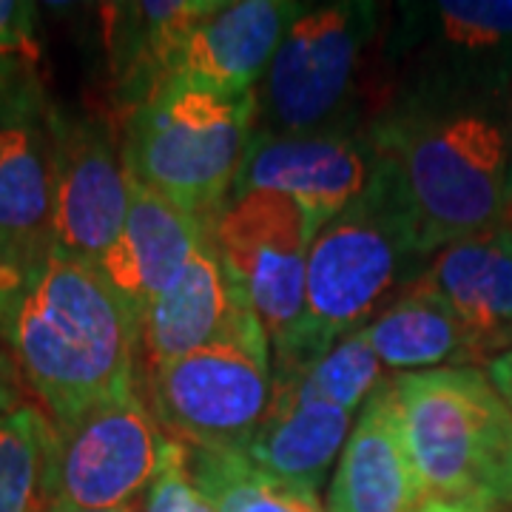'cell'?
Returning a JSON list of instances; mask_svg holds the SVG:
<instances>
[{
    "instance_id": "obj_7",
    "label": "cell",
    "mask_w": 512,
    "mask_h": 512,
    "mask_svg": "<svg viewBox=\"0 0 512 512\" xmlns=\"http://www.w3.org/2000/svg\"><path fill=\"white\" fill-rule=\"evenodd\" d=\"M379 23L370 0L302 3L256 86L254 134H362V72Z\"/></svg>"
},
{
    "instance_id": "obj_12",
    "label": "cell",
    "mask_w": 512,
    "mask_h": 512,
    "mask_svg": "<svg viewBox=\"0 0 512 512\" xmlns=\"http://www.w3.org/2000/svg\"><path fill=\"white\" fill-rule=\"evenodd\" d=\"M376 165L379 154L365 131L302 137L254 134L231 200L248 191L282 194L305 211L311 231L319 234L322 225L365 191Z\"/></svg>"
},
{
    "instance_id": "obj_13",
    "label": "cell",
    "mask_w": 512,
    "mask_h": 512,
    "mask_svg": "<svg viewBox=\"0 0 512 512\" xmlns=\"http://www.w3.org/2000/svg\"><path fill=\"white\" fill-rule=\"evenodd\" d=\"M262 330L248 293L205 234L180 276L165 288L140 322V373L194 350Z\"/></svg>"
},
{
    "instance_id": "obj_6",
    "label": "cell",
    "mask_w": 512,
    "mask_h": 512,
    "mask_svg": "<svg viewBox=\"0 0 512 512\" xmlns=\"http://www.w3.org/2000/svg\"><path fill=\"white\" fill-rule=\"evenodd\" d=\"M382 57L390 86L379 111H512V0L399 3Z\"/></svg>"
},
{
    "instance_id": "obj_9",
    "label": "cell",
    "mask_w": 512,
    "mask_h": 512,
    "mask_svg": "<svg viewBox=\"0 0 512 512\" xmlns=\"http://www.w3.org/2000/svg\"><path fill=\"white\" fill-rule=\"evenodd\" d=\"M57 430L55 507L117 510L137 504L180 450L140 390L97 404Z\"/></svg>"
},
{
    "instance_id": "obj_18",
    "label": "cell",
    "mask_w": 512,
    "mask_h": 512,
    "mask_svg": "<svg viewBox=\"0 0 512 512\" xmlns=\"http://www.w3.org/2000/svg\"><path fill=\"white\" fill-rule=\"evenodd\" d=\"M214 6L217 0H143L109 6V55L120 109L128 114L163 89L183 37Z\"/></svg>"
},
{
    "instance_id": "obj_10",
    "label": "cell",
    "mask_w": 512,
    "mask_h": 512,
    "mask_svg": "<svg viewBox=\"0 0 512 512\" xmlns=\"http://www.w3.org/2000/svg\"><path fill=\"white\" fill-rule=\"evenodd\" d=\"M217 251L248 293L271 348L305 311L313 234L305 211L282 194L248 191L228 200L211 228Z\"/></svg>"
},
{
    "instance_id": "obj_16",
    "label": "cell",
    "mask_w": 512,
    "mask_h": 512,
    "mask_svg": "<svg viewBox=\"0 0 512 512\" xmlns=\"http://www.w3.org/2000/svg\"><path fill=\"white\" fill-rule=\"evenodd\" d=\"M205 234H211L205 225L128 177L123 231L97 268L137 322H143L151 302L180 276Z\"/></svg>"
},
{
    "instance_id": "obj_8",
    "label": "cell",
    "mask_w": 512,
    "mask_h": 512,
    "mask_svg": "<svg viewBox=\"0 0 512 512\" xmlns=\"http://www.w3.org/2000/svg\"><path fill=\"white\" fill-rule=\"evenodd\" d=\"M143 379L165 433L205 453L245 456L274 404L265 330L171 359Z\"/></svg>"
},
{
    "instance_id": "obj_1",
    "label": "cell",
    "mask_w": 512,
    "mask_h": 512,
    "mask_svg": "<svg viewBox=\"0 0 512 512\" xmlns=\"http://www.w3.org/2000/svg\"><path fill=\"white\" fill-rule=\"evenodd\" d=\"M3 345L55 427L140 390V322L92 262L57 251L37 262L6 316Z\"/></svg>"
},
{
    "instance_id": "obj_20",
    "label": "cell",
    "mask_w": 512,
    "mask_h": 512,
    "mask_svg": "<svg viewBox=\"0 0 512 512\" xmlns=\"http://www.w3.org/2000/svg\"><path fill=\"white\" fill-rule=\"evenodd\" d=\"M353 430V413L316 399L274 393L271 413L245 458L291 487L319 493Z\"/></svg>"
},
{
    "instance_id": "obj_14",
    "label": "cell",
    "mask_w": 512,
    "mask_h": 512,
    "mask_svg": "<svg viewBox=\"0 0 512 512\" xmlns=\"http://www.w3.org/2000/svg\"><path fill=\"white\" fill-rule=\"evenodd\" d=\"M299 12L302 3L291 0H217L183 37L168 83H188L228 97L254 94Z\"/></svg>"
},
{
    "instance_id": "obj_24",
    "label": "cell",
    "mask_w": 512,
    "mask_h": 512,
    "mask_svg": "<svg viewBox=\"0 0 512 512\" xmlns=\"http://www.w3.org/2000/svg\"><path fill=\"white\" fill-rule=\"evenodd\" d=\"M382 362L367 342L365 330L342 336L333 348L296 382L276 387L274 393H291L299 399H316L356 413L370 399V393L384 382Z\"/></svg>"
},
{
    "instance_id": "obj_27",
    "label": "cell",
    "mask_w": 512,
    "mask_h": 512,
    "mask_svg": "<svg viewBox=\"0 0 512 512\" xmlns=\"http://www.w3.org/2000/svg\"><path fill=\"white\" fill-rule=\"evenodd\" d=\"M0 57H43L35 3L0 0Z\"/></svg>"
},
{
    "instance_id": "obj_15",
    "label": "cell",
    "mask_w": 512,
    "mask_h": 512,
    "mask_svg": "<svg viewBox=\"0 0 512 512\" xmlns=\"http://www.w3.org/2000/svg\"><path fill=\"white\" fill-rule=\"evenodd\" d=\"M430 501L404 441L390 379H384L353 421L325 512H427Z\"/></svg>"
},
{
    "instance_id": "obj_26",
    "label": "cell",
    "mask_w": 512,
    "mask_h": 512,
    "mask_svg": "<svg viewBox=\"0 0 512 512\" xmlns=\"http://www.w3.org/2000/svg\"><path fill=\"white\" fill-rule=\"evenodd\" d=\"M143 512H217L214 501L202 493L197 478L191 476L185 444H180L160 476L151 481L143 495Z\"/></svg>"
},
{
    "instance_id": "obj_3",
    "label": "cell",
    "mask_w": 512,
    "mask_h": 512,
    "mask_svg": "<svg viewBox=\"0 0 512 512\" xmlns=\"http://www.w3.org/2000/svg\"><path fill=\"white\" fill-rule=\"evenodd\" d=\"M365 134L396 168L421 254L512 220V111L390 106Z\"/></svg>"
},
{
    "instance_id": "obj_5",
    "label": "cell",
    "mask_w": 512,
    "mask_h": 512,
    "mask_svg": "<svg viewBox=\"0 0 512 512\" xmlns=\"http://www.w3.org/2000/svg\"><path fill=\"white\" fill-rule=\"evenodd\" d=\"M254 117V94L168 83L126 114L120 143L128 177L211 231L245 163Z\"/></svg>"
},
{
    "instance_id": "obj_32",
    "label": "cell",
    "mask_w": 512,
    "mask_h": 512,
    "mask_svg": "<svg viewBox=\"0 0 512 512\" xmlns=\"http://www.w3.org/2000/svg\"><path fill=\"white\" fill-rule=\"evenodd\" d=\"M427 512H473V510H464V507H450V504H441V501H430Z\"/></svg>"
},
{
    "instance_id": "obj_4",
    "label": "cell",
    "mask_w": 512,
    "mask_h": 512,
    "mask_svg": "<svg viewBox=\"0 0 512 512\" xmlns=\"http://www.w3.org/2000/svg\"><path fill=\"white\" fill-rule=\"evenodd\" d=\"M404 441L433 501L473 512L512 504V410L484 367L390 379Z\"/></svg>"
},
{
    "instance_id": "obj_30",
    "label": "cell",
    "mask_w": 512,
    "mask_h": 512,
    "mask_svg": "<svg viewBox=\"0 0 512 512\" xmlns=\"http://www.w3.org/2000/svg\"><path fill=\"white\" fill-rule=\"evenodd\" d=\"M15 407H20L18 387L12 382V370H9V365L0 359V413L15 410Z\"/></svg>"
},
{
    "instance_id": "obj_19",
    "label": "cell",
    "mask_w": 512,
    "mask_h": 512,
    "mask_svg": "<svg viewBox=\"0 0 512 512\" xmlns=\"http://www.w3.org/2000/svg\"><path fill=\"white\" fill-rule=\"evenodd\" d=\"M379 362L399 373L436 367H484L476 336L430 285L416 279L365 328Z\"/></svg>"
},
{
    "instance_id": "obj_25",
    "label": "cell",
    "mask_w": 512,
    "mask_h": 512,
    "mask_svg": "<svg viewBox=\"0 0 512 512\" xmlns=\"http://www.w3.org/2000/svg\"><path fill=\"white\" fill-rule=\"evenodd\" d=\"M43 57H0V126L40 123L49 117L40 80ZM46 123V120H43Z\"/></svg>"
},
{
    "instance_id": "obj_31",
    "label": "cell",
    "mask_w": 512,
    "mask_h": 512,
    "mask_svg": "<svg viewBox=\"0 0 512 512\" xmlns=\"http://www.w3.org/2000/svg\"><path fill=\"white\" fill-rule=\"evenodd\" d=\"M52 512H143L137 504H128V507H117V510H63V507H52Z\"/></svg>"
},
{
    "instance_id": "obj_21",
    "label": "cell",
    "mask_w": 512,
    "mask_h": 512,
    "mask_svg": "<svg viewBox=\"0 0 512 512\" xmlns=\"http://www.w3.org/2000/svg\"><path fill=\"white\" fill-rule=\"evenodd\" d=\"M55 174L46 123L0 126V239L35 268L52 254Z\"/></svg>"
},
{
    "instance_id": "obj_22",
    "label": "cell",
    "mask_w": 512,
    "mask_h": 512,
    "mask_svg": "<svg viewBox=\"0 0 512 512\" xmlns=\"http://www.w3.org/2000/svg\"><path fill=\"white\" fill-rule=\"evenodd\" d=\"M57 430L32 404L0 413V512H52Z\"/></svg>"
},
{
    "instance_id": "obj_28",
    "label": "cell",
    "mask_w": 512,
    "mask_h": 512,
    "mask_svg": "<svg viewBox=\"0 0 512 512\" xmlns=\"http://www.w3.org/2000/svg\"><path fill=\"white\" fill-rule=\"evenodd\" d=\"M29 265L20 259L3 239H0V342H3V325L12 311V302L18 299L20 288L29 276Z\"/></svg>"
},
{
    "instance_id": "obj_33",
    "label": "cell",
    "mask_w": 512,
    "mask_h": 512,
    "mask_svg": "<svg viewBox=\"0 0 512 512\" xmlns=\"http://www.w3.org/2000/svg\"><path fill=\"white\" fill-rule=\"evenodd\" d=\"M510 185H512V174H510Z\"/></svg>"
},
{
    "instance_id": "obj_29",
    "label": "cell",
    "mask_w": 512,
    "mask_h": 512,
    "mask_svg": "<svg viewBox=\"0 0 512 512\" xmlns=\"http://www.w3.org/2000/svg\"><path fill=\"white\" fill-rule=\"evenodd\" d=\"M484 370H487L490 382L495 384V390L504 396V402L510 404L512 410V350L510 353H501V356L490 359V362L484 365Z\"/></svg>"
},
{
    "instance_id": "obj_17",
    "label": "cell",
    "mask_w": 512,
    "mask_h": 512,
    "mask_svg": "<svg viewBox=\"0 0 512 512\" xmlns=\"http://www.w3.org/2000/svg\"><path fill=\"white\" fill-rule=\"evenodd\" d=\"M476 336L484 365L512 350V220L456 239L419 276Z\"/></svg>"
},
{
    "instance_id": "obj_2",
    "label": "cell",
    "mask_w": 512,
    "mask_h": 512,
    "mask_svg": "<svg viewBox=\"0 0 512 512\" xmlns=\"http://www.w3.org/2000/svg\"><path fill=\"white\" fill-rule=\"evenodd\" d=\"M424 259L430 256L421 254L396 168L379 157L365 191L313 237L305 311L271 348L274 390L296 382L342 336L365 328L384 299L427 271Z\"/></svg>"
},
{
    "instance_id": "obj_23",
    "label": "cell",
    "mask_w": 512,
    "mask_h": 512,
    "mask_svg": "<svg viewBox=\"0 0 512 512\" xmlns=\"http://www.w3.org/2000/svg\"><path fill=\"white\" fill-rule=\"evenodd\" d=\"M188 450V467L217 512H325L319 495L256 470L239 453Z\"/></svg>"
},
{
    "instance_id": "obj_11",
    "label": "cell",
    "mask_w": 512,
    "mask_h": 512,
    "mask_svg": "<svg viewBox=\"0 0 512 512\" xmlns=\"http://www.w3.org/2000/svg\"><path fill=\"white\" fill-rule=\"evenodd\" d=\"M55 214L52 251L97 265L120 237L128 214L123 143L97 117L49 111Z\"/></svg>"
}]
</instances>
